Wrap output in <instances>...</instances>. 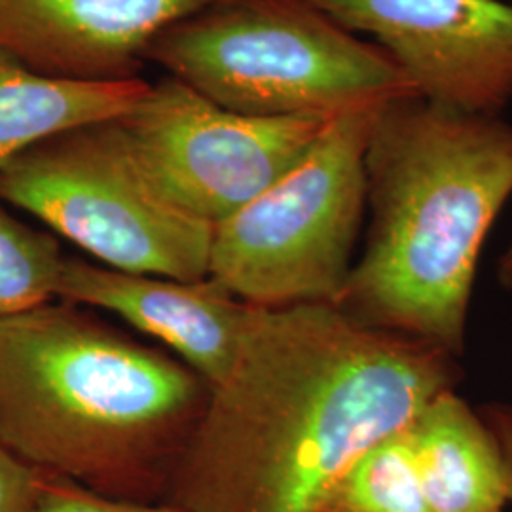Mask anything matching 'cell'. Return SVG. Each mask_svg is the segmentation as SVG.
Masks as SVG:
<instances>
[{
  "label": "cell",
  "instance_id": "1",
  "mask_svg": "<svg viewBox=\"0 0 512 512\" xmlns=\"http://www.w3.org/2000/svg\"><path fill=\"white\" fill-rule=\"evenodd\" d=\"M459 378L452 353L336 306L253 308L164 501L186 512H319L353 459Z\"/></svg>",
  "mask_w": 512,
  "mask_h": 512
},
{
  "label": "cell",
  "instance_id": "2",
  "mask_svg": "<svg viewBox=\"0 0 512 512\" xmlns=\"http://www.w3.org/2000/svg\"><path fill=\"white\" fill-rule=\"evenodd\" d=\"M365 171V247L336 308L459 357L480 253L512 194L511 124L403 97L378 110Z\"/></svg>",
  "mask_w": 512,
  "mask_h": 512
},
{
  "label": "cell",
  "instance_id": "3",
  "mask_svg": "<svg viewBox=\"0 0 512 512\" xmlns=\"http://www.w3.org/2000/svg\"><path fill=\"white\" fill-rule=\"evenodd\" d=\"M209 385L154 348L54 300L0 319V442L95 494L164 501Z\"/></svg>",
  "mask_w": 512,
  "mask_h": 512
},
{
  "label": "cell",
  "instance_id": "4",
  "mask_svg": "<svg viewBox=\"0 0 512 512\" xmlns=\"http://www.w3.org/2000/svg\"><path fill=\"white\" fill-rule=\"evenodd\" d=\"M141 59L247 116H338L418 95L382 46L308 0H207Z\"/></svg>",
  "mask_w": 512,
  "mask_h": 512
},
{
  "label": "cell",
  "instance_id": "5",
  "mask_svg": "<svg viewBox=\"0 0 512 512\" xmlns=\"http://www.w3.org/2000/svg\"><path fill=\"white\" fill-rule=\"evenodd\" d=\"M382 107L332 118L289 173L219 222L209 277L255 308L338 306L365 222L366 147Z\"/></svg>",
  "mask_w": 512,
  "mask_h": 512
},
{
  "label": "cell",
  "instance_id": "6",
  "mask_svg": "<svg viewBox=\"0 0 512 512\" xmlns=\"http://www.w3.org/2000/svg\"><path fill=\"white\" fill-rule=\"evenodd\" d=\"M0 202L112 270L209 277L215 226L156 186L120 116L55 133L0 165Z\"/></svg>",
  "mask_w": 512,
  "mask_h": 512
},
{
  "label": "cell",
  "instance_id": "7",
  "mask_svg": "<svg viewBox=\"0 0 512 512\" xmlns=\"http://www.w3.org/2000/svg\"><path fill=\"white\" fill-rule=\"evenodd\" d=\"M336 116H247L165 76L120 116L150 179L217 226L298 164Z\"/></svg>",
  "mask_w": 512,
  "mask_h": 512
},
{
  "label": "cell",
  "instance_id": "8",
  "mask_svg": "<svg viewBox=\"0 0 512 512\" xmlns=\"http://www.w3.org/2000/svg\"><path fill=\"white\" fill-rule=\"evenodd\" d=\"M376 38L421 99L499 116L512 99V4L503 0H308Z\"/></svg>",
  "mask_w": 512,
  "mask_h": 512
},
{
  "label": "cell",
  "instance_id": "9",
  "mask_svg": "<svg viewBox=\"0 0 512 512\" xmlns=\"http://www.w3.org/2000/svg\"><path fill=\"white\" fill-rule=\"evenodd\" d=\"M207 0H0V55L73 82L141 78L143 50Z\"/></svg>",
  "mask_w": 512,
  "mask_h": 512
},
{
  "label": "cell",
  "instance_id": "10",
  "mask_svg": "<svg viewBox=\"0 0 512 512\" xmlns=\"http://www.w3.org/2000/svg\"><path fill=\"white\" fill-rule=\"evenodd\" d=\"M57 300L116 315L158 340L209 389L230 374L255 308L211 277L131 274L76 256L65 260Z\"/></svg>",
  "mask_w": 512,
  "mask_h": 512
},
{
  "label": "cell",
  "instance_id": "11",
  "mask_svg": "<svg viewBox=\"0 0 512 512\" xmlns=\"http://www.w3.org/2000/svg\"><path fill=\"white\" fill-rule=\"evenodd\" d=\"M431 512H503L507 469L494 433L456 389L444 391L406 425Z\"/></svg>",
  "mask_w": 512,
  "mask_h": 512
},
{
  "label": "cell",
  "instance_id": "12",
  "mask_svg": "<svg viewBox=\"0 0 512 512\" xmlns=\"http://www.w3.org/2000/svg\"><path fill=\"white\" fill-rule=\"evenodd\" d=\"M150 84L73 82L31 73L0 55V165L65 129L124 116Z\"/></svg>",
  "mask_w": 512,
  "mask_h": 512
},
{
  "label": "cell",
  "instance_id": "13",
  "mask_svg": "<svg viewBox=\"0 0 512 512\" xmlns=\"http://www.w3.org/2000/svg\"><path fill=\"white\" fill-rule=\"evenodd\" d=\"M319 512H431L406 427L353 459L330 486Z\"/></svg>",
  "mask_w": 512,
  "mask_h": 512
},
{
  "label": "cell",
  "instance_id": "14",
  "mask_svg": "<svg viewBox=\"0 0 512 512\" xmlns=\"http://www.w3.org/2000/svg\"><path fill=\"white\" fill-rule=\"evenodd\" d=\"M65 260L54 234L21 222L0 202V319L57 300Z\"/></svg>",
  "mask_w": 512,
  "mask_h": 512
},
{
  "label": "cell",
  "instance_id": "15",
  "mask_svg": "<svg viewBox=\"0 0 512 512\" xmlns=\"http://www.w3.org/2000/svg\"><path fill=\"white\" fill-rule=\"evenodd\" d=\"M33 512H186L169 501H129L95 494L63 476L42 473Z\"/></svg>",
  "mask_w": 512,
  "mask_h": 512
},
{
  "label": "cell",
  "instance_id": "16",
  "mask_svg": "<svg viewBox=\"0 0 512 512\" xmlns=\"http://www.w3.org/2000/svg\"><path fill=\"white\" fill-rule=\"evenodd\" d=\"M42 473L0 442V512H33Z\"/></svg>",
  "mask_w": 512,
  "mask_h": 512
},
{
  "label": "cell",
  "instance_id": "17",
  "mask_svg": "<svg viewBox=\"0 0 512 512\" xmlns=\"http://www.w3.org/2000/svg\"><path fill=\"white\" fill-rule=\"evenodd\" d=\"M480 416L494 433L495 440L501 448L507 469V484H509V503H512V404L490 403L480 408Z\"/></svg>",
  "mask_w": 512,
  "mask_h": 512
},
{
  "label": "cell",
  "instance_id": "18",
  "mask_svg": "<svg viewBox=\"0 0 512 512\" xmlns=\"http://www.w3.org/2000/svg\"><path fill=\"white\" fill-rule=\"evenodd\" d=\"M497 279H499V283H501L507 291H512V243L509 245V249L503 253V256L499 258V264H497Z\"/></svg>",
  "mask_w": 512,
  "mask_h": 512
}]
</instances>
